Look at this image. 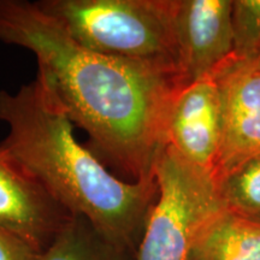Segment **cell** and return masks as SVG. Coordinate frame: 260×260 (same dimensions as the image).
Here are the masks:
<instances>
[{"mask_svg":"<svg viewBox=\"0 0 260 260\" xmlns=\"http://www.w3.org/2000/svg\"><path fill=\"white\" fill-rule=\"evenodd\" d=\"M222 107L217 176L260 155V53L233 54L213 75Z\"/></svg>","mask_w":260,"mask_h":260,"instance_id":"5","label":"cell"},{"mask_svg":"<svg viewBox=\"0 0 260 260\" xmlns=\"http://www.w3.org/2000/svg\"><path fill=\"white\" fill-rule=\"evenodd\" d=\"M189 260H260V223L225 207L201 228Z\"/></svg>","mask_w":260,"mask_h":260,"instance_id":"9","label":"cell"},{"mask_svg":"<svg viewBox=\"0 0 260 260\" xmlns=\"http://www.w3.org/2000/svg\"><path fill=\"white\" fill-rule=\"evenodd\" d=\"M71 216L0 154V228L44 253Z\"/></svg>","mask_w":260,"mask_h":260,"instance_id":"8","label":"cell"},{"mask_svg":"<svg viewBox=\"0 0 260 260\" xmlns=\"http://www.w3.org/2000/svg\"><path fill=\"white\" fill-rule=\"evenodd\" d=\"M154 177L158 199L136 260H189L201 228L226 207L217 180L190 165L169 145L158 155Z\"/></svg>","mask_w":260,"mask_h":260,"instance_id":"4","label":"cell"},{"mask_svg":"<svg viewBox=\"0 0 260 260\" xmlns=\"http://www.w3.org/2000/svg\"><path fill=\"white\" fill-rule=\"evenodd\" d=\"M39 260H136L113 245L88 220L71 216Z\"/></svg>","mask_w":260,"mask_h":260,"instance_id":"10","label":"cell"},{"mask_svg":"<svg viewBox=\"0 0 260 260\" xmlns=\"http://www.w3.org/2000/svg\"><path fill=\"white\" fill-rule=\"evenodd\" d=\"M0 41L37 57L38 75L104 164L125 181L154 180L180 75L86 50L27 0H0Z\"/></svg>","mask_w":260,"mask_h":260,"instance_id":"1","label":"cell"},{"mask_svg":"<svg viewBox=\"0 0 260 260\" xmlns=\"http://www.w3.org/2000/svg\"><path fill=\"white\" fill-rule=\"evenodd\" d=\"M233 0H176L175 39L183 86L212 76L234 54Z\"/></svg>","mask_w":260,"mask_h":260,"instance_id":"6","label":"cell"},{"mask_svg":"<svg viewBox=\"0 0 260 260\" xmlns=\"http://www.w3.org/2000/svg\"><path fill=\"white\" fill-rule=\"evenodd\" d=\"M0 121L9 126L0 154L65 211L136 258L158 199L155 177L130 182L113 175L77 141L73 121L39 75L16 93L0 90Z\"/></svg>","mask_w":260,"mask_h":260,"instance_id":"2","label":"cell"},{"mask_svg":"<svg viewBox=\"0 0 260 260\" xmlns=\"http://www.w3.org/2000/svg\"><path fill=\"white\" fill-rule=\"evenodd\" d=\"M35 4L86 50L180 75L176 0H39Z\"/></svg>","mask_w":260,"mask_h":260,"instance_id":"3","label":"cell"},{"mask_svg":"<svg viewBox=\"0 0 260 260\" xmlns=\"http://www.w3.org/2000/svg\"><path fill=\"white\" fill-rule=\"evenodd\" d=\"M217 186L226 209L260 223V155L223 175Z\"/></svg>","mask_w":260,"mask_h":260,"instance_id":"11","label":"cell"},{"mask_svg":"<svg viewBox=\"0 0 260 260\" xmlns=\"http://www.w3.org/2000/svg\"><path fill=\"white\" fill-rule=\"evenodd\" d=\"M234 54L260 53V0H233Z\"/></svg>","mask_w":260,"mask_h":260,"instance_id":"12","label":"cell"},{"mask_svg":"<svg viewBox=\"0 0 260 260\" xmlns=\"http://www.w3.org/2000/svg\"><path fill=\"white\" fill-rule=\"evenodd\" d=\"M40 254L21 237L0 228V260H39Z\"/></svg>","mask_w":260,"mask_h":260,"instance_id":"13","label":"cell"},{"mask_svg":"<svg viewBox=\"0 0 260 260\" xmlns=\"http://www.w3.org/2000/svg\"><path fill=\"white\" fill-rule=\"evenodd\" d=\"M220 140L222 107L213 76L182 86L169 112L167 145L198 170L216 178Z\"/></svg>","mask_w":260,"mask_h":260,"instance_id":"7","label":"cell"}]
</instances>
